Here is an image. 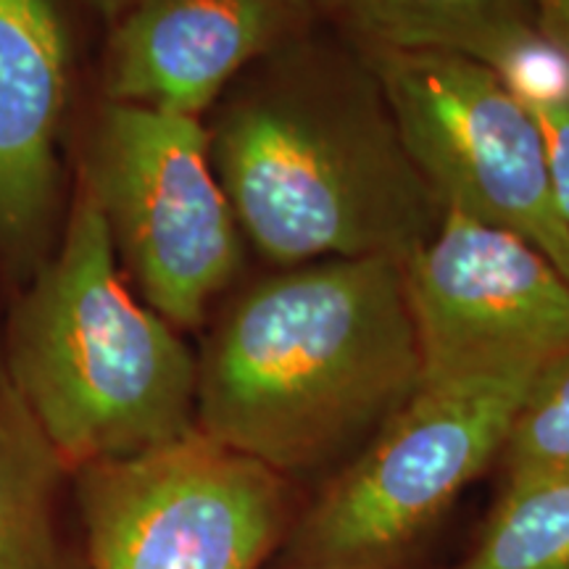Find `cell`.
I'll return each mask as SVG.
<instances>
[{
	"label": "cell",
	"mask_w": 569,
	"mask_h": 569,
	"mask_svg": "<svg viewBox=\"0 0 569 569\" xmlns=\"http://www.w3.org/2000/svg\"><path fill=\"white\" fill-rule=\"evenodd\" d=\"M417 172L446 211L503 227L569 280V227L530 113L486 61L453 51H361Z\"/></svg>",
	"instance_id": "8992f818"
},
{
	"label": "cell",
	"mask_w": 569,
	"mask_h": 569,
	"mask_svg": "<svg viewBox=\"0 0 569 569\" xmlns=\"http://www.w3.org/2000/svg\"><path fill=\"white\" fill-rule=\"evenodd\" d=\"M69 63L61 0H0V246L19 261L51 227Z\"/></svg>",
	"instance_id": "30bf717a"
},
{
	"label": "cell",
	"mask_w": 569,
	"mask_h": 569,
	"mask_svg": "<svg viewBox=\"0 0 569 569\" xmlns=\"http://www.w3.org/2000/svg\"><path fill=\"white\" fill-rule=\"evenodd\" d=\"M453 569H569V472L509 480L475 551Z\"/></svg>",
	"instance_id": "4fadbf2b"
},
{
	"label": "cell",
	"mask_w": 569,
	"mask_h": 569,
	"mask_svg": "<svg viewBox=\"0 0 569 569\" xmlns=\"http://www.w3.org/2000/svg\"><path fill=\"white\" fill-rule=\"evenodd\" d=\"M532 21L569 56V0H528Z\"/></svg>",
	"instance_id": "2e32d148"
},
{
	"label": "cell",
	"mask_w": 569,
	"mask_h": 569,
	"mask_svg": "<svg viewBox=\"0 0 569 569\" xmlns=\"http://www.w3.org/2000/svg\"><path fill=\"white\" fill-rule=\"evenodd\" d=\"M315 0H132L103 56L109 103L201 119L253 63L311 32Z\"/></svg>",
	"instance_id": "9c48e42d"
},
{
	"label": "cell",
	"mask_w": 569,
	"mask_h": 569,
	"mask_svg": "<svg viewBox=\"0 0 569 569\" xmlns=\"http://www.w3.org/2000/svg\"><path fill=\"white\" fill-rule=\"evenodd\" d=\"M401 280L422 382L525 372L569 351V280L503 227L443 211Z\"/></svg>",
	"instance_id": "ba28073f"
},
{
	"label": "cell",
	"mask_w": 569,
	"mask_h": 569,
	"mask_svg": "<svg viewBox=\"0 0 569 569\" xmlns=\"http://www.w3.org/2000/svg\"><path fill=\"white\" fill-rule=\"evenodd\" d=\"M422 386L393 259H327L253 282L213 325L196 430L280 475L365 448Z\"/></svg>",
	"instance_id": "7a4b0ae2"
},
{
	"label": "cell",
	"mask_w": 569,
	"mask_h": 569,
	"mask_svg": "<svg viewBox=\"0 0 569 569\" xmlns=\"http://www.w3.org/2000/svg\"><path fill=\"white\" fill-rule=\"evenodd\" d=\"M498 461L503 482L569 472V351L532 375Z\"/></svg>",
	"instance_id": "9a60e30c"
},
{
	"label": "cell",
	"mask_w": 569,
	"mask_h": 569,
	"mask_svg": "<svg viewBox=\"0 0 569 569\" xmlns=\"http://www.w3.org/2000/svg\"><path fill=\"white\" fill-rule=\"evenodd\" d=\"M61 459L0 377V569H63L56 530Z\"/></svg>",
	"instance_id": "7c38bea8"
},
{
	"label": "cell",
	"mask_w": 569,
	"mask_h": 569,
	"mask_svg": "<svg viewBox=\"0 0 569 569\" xmlns=\"http://www.w3.org/2000/svg\"><path fill=\"white\" fill-rule=\"evenodd\" d=\"M80 177L146 303L174 330L201 327L246 243L201 119L106 101Z\"/></svg>",
	"instance_id": "5b68a950"
},
{
	"label": "cell",
	"mask_w": 569,
	"mask_h": 569,
	"mask_svg": "<svg viewBox=\"0 0 569 569\" xmlns=\"http://www.w3.org/2000/svg\"><path fill=\"white\" fill-rule=\"evenodd\" d=\"M359 51H453L490 63L532 24L528 0H315Z\"/></svg>",
	"instance_id": "8fae6325"
},
{
	"label": "cell",
	"mask_w": 569,
	"mask_h": 569,
	"mask_svg": "<svg viewBox=\"0 0 569 569\" xmlns=\"http://www.w3.org/2000/svg\"><path fill=\"white\" fill-rule=\"evenodd\" d=\"M88 3L96 9L98 17H103L109 24H113V21L127 11V6H130L132 0H88Z\"/></svg>",
	"instance_id": "e0dca14e"
},
{
	"label": "cell",
	"mask_w": 569,
	"mask_h": 569,
	"mask_svg": "<svg viewBox=\"0 0 569 569\" xmlns=\"http://www.w3.org/2000/svg\"><path fill=\"white\" fill-rule=\"evenodd\" d=\"M507 88L530 113L559 213L569 227V56L538 30L536 21L490 59Z\"/></svg>",
	"instance_id": "5bb4252c"
},
{
	"label": "cell",
	"mask_w": 569,
	"mask_h": 569,
	"mask_svg": "<svg viewBox=\"0 0 569 569\" xmlns=\"http://www.w3.org/2000/svg\"><path fill=\"white\" fill-rule=\"evenodd\" d=\"M538 369L422 382L303 519L309 569H388L498 461Z\"/></svg>",
	"instance_id": "277c9868"
},
{
	"label": "cell",
	"mask_w": 569,
	"mask_h": 569,
	"mask_svg": "<svg viewBox=\"0 0 569 569\" xmlns=\"http://www.w3.org/2000/svg\"><path fill=\"white\" fill-rule=\"evenodd\" d=\"M246 74L206 127L243 240L280 269L327 259L403 264L446 209L359 48L309 32Z\"/></svg>",
	"instance_id": "6da1fadb"
},
{
	"label": "cell",
	"mask_w": 569,
	"mask_h": 569,
	"mask_svg": "<svg viewBox=\"0 0 569 569\" xmlns=\"http://www.w3.org/2000/svg\"><path fill=\"white\" fill-rule=\"evenodd\" d=\"M90 569H256L280 536L282 478L193 430L80 469Z\"/></svg>",
	"instance_id": "52a82bcc"
},
{
	"label": "cell",
	"mask_w": 569,
	"mask_h": 569,
	"mask_svg": "<svg viewBox=\"0 0 569 569\" xmlns=\"http://www.w3.org/2000/svg\"><path fill=\"white\" fill-rule=\"evenodd\" d=\"M6 380L63 467L138 457L196 430L198 359L127 288L82 177L59 253L13 311Z\"/></svg>",
	"instance_id": "3957f363"
}]
</instances>
